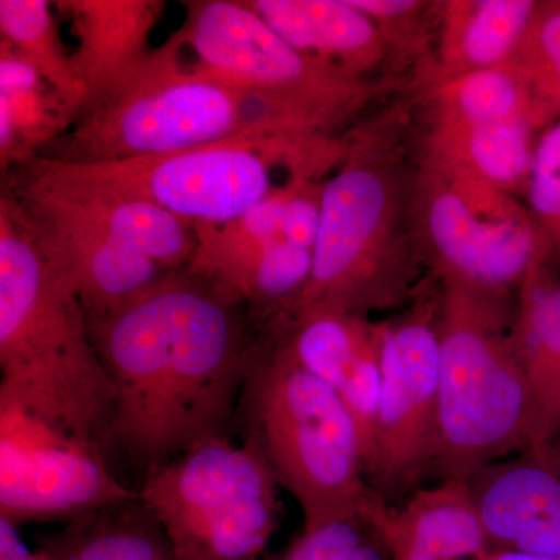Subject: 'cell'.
Wrapping results in <instances>:
<instances>
[{
    "instance_id": "cell-2",
    "label": "cell",
    "mask_w": 560,
    "mask_h": 560,
    "mask_svg": "<svg viewBox=\"0 0 560 560\" xmlns=\"http://www.w3.org/2000/svg\"><path fill=\"white\" fill-rule=\"evenodd\" d=\"M0 400L108 455L114 388L88 312L9 195H0Z\"/></svg>"
},
{
    "instance_id": "cell-33",
    "label": "cell",
    "mask_w": 560,
    "mask_h": 560,
    "mask_svg": "<svg viewBox=\"0 0 560 560\" xmlns=\"http://www.w3.org/2000/svg\"><path fill=\"white\" fill-rule=\"evenodd\" d=\"M355 9L363 11L371 20L374 18H394L410 13L418 3L411 0H349Z\"/></svg>"
},
{
    "instance_id": "cell-16",
    "label": "cell",
    "mask_w": 560,
    "mask_h": 560,
    "mask_svg": "<svg viewBox=\"0 0 560 560\" xmlns=\"http://www.w3.org/2000/svg\"><path fill=\"white\" fill-rule=\"evenodd\" d=\"M493 550L560 558V474L529 453L467 481Z\"/></svg>"
},
{
    "instance_id": "cell-28",
    "label": "cell",
    "mask_w": 560,
    "mask_h": 560,
    "mask_svg": "<svg viewBox=\"0 0 560 560\" xmlns=\"http://www.w3.org/2000/svg\"><path fill=\"white\" fill-rule=\"evenodd\" d=\"M521 44L540 113H560V2L537 7Z\"/></svg>"
},
{
    "instance_id": "cell-11",
    "label": "cell",
    "mask_w": 560,
    "mask_h": 560,
    "mask_svg": "<svg viewBox=\"0 0 560 560\" xmlns=\"http://www.w3.org/2000/svg\"><path fill=\"white\" fill-rule=\"evenodd\" d=\"M178 35L194 68L243 90L271 92L341 113L353 94L349 73L302 54L280 38L246 2L189 0Z\"/></svg>"
},
{
    "instance_id": "cell-10",
    "label": "cell",
    "mask_w": 560,
    "mask_h": 560,
    "mask_svg": "<svg viewBox=\"0 0 560 560\" xmlns=\"http://www.w3.org/2000/svg\"><path fill=\"white\" fill-rule=\"evenodd\" d=\"M9 195L51 264L79 294L88 316L114 311L167 271L121 243L38 162L2 175Z\"/></svg>"
},
{
    "instance_id": "cell-29",
    "label": "cell",
    "mask_w": 560,
    "mask_h": 560,
    "mask_svg": "<svg viewBox=\"0 0 560 560\" xmlns=\"http://www.w3.org/2000/svg\"><path fill=\"white\" fill-rule=\"evenodd\" d=\"M456 106L470 128L525 116L521 83L499 69L469 73L456 91Z\"/></svg>"
},
{
    "instance_id": "cell-14",
    "label": "cell",
    "mask_w": 560,
    "mask_h": 560,
    "mask_svg": "<svg viewBox=\"0 0 560 560\" xmlns=\"http://www.w3.org/2000/svg\"><path fill=\"white\" fill-rule=\"evenodd\" d=\"M429 230L452 283L478 294L525 282L540 265L539 232L528 221H485L458 194L442 191L430 206Z\"/></svg>"
},
{
    "instance_id": "cell-21",
    "label": "cell",
    "mask_w": 560,
    "mask_h": 560,
    "mask_svg": "<svg viewBox=\"0 0 560 560\" xmlns=\"http://www.w3.org/2000/svg\"><path fill=\"white\" fill-rule=\"evenodd\" d=\"M38 548L50 560H175L164 529L139 495L69 522Z\"/></svg>"
},
{
    "instance_id": "cell-8",
    "label": "cell",
    "mask_w": 560,
    "mask_h": 560,
    "mask_svg": "<svg viewBox=\"0 0 560 560\" xmlns=\"http://www.w3.org/2000/svg\"><path fill=\"white\" fill-rule=\"evenodd\" d=\"M138 495L117 480L106 453L0 400V517L69 523Z\"/></svg>"
},
{
    "instance_id": "cell-34",
    "label": "cell",
    "mask_w": 560,
    "mask_h": 560,
    "mask_svg": "<svg viewBox=\"0 0 560 560\" xmlns=\"http://www.w3.org/2000/svg\"><path fill=\"white\" fill-rule=\"evenodd\" d=\"M489 560H560L551 556L528 555V552L492 550Z\"/></svg>"
},
{
    "instance_id": "cell-1",
    "label": "cell",
    "mask_w": 560,
    "mask_h": 560,
    "mask_svg": "<svg viewBox=\"0 0 560 560\" xmlns=\"http://www.w3.org/2000/svg\"><path fill=\"white\" fill-rule=\"evenodd\" d=\"M250 313L180 268L88 316L114 388V445L140 477L231 436L260 337Z\"/></svg>"
},
{
    "instance_id": "cell-27",
    "label": "cell",
    "mask_w": 560,
    "mask_h": 560,
    "mask_svg": "<svg viewBox=\"0 0 560 560\" xmlns=\"http://www.w3.org/2000/svg\"><path fill=\"white\" fill-rule=\"evenodd\" d=\"M528 194L541 230L540 267L548 259L560 270V120L545 132L534 151Z\"/></svg>"
},
{
    "instance_id": "cell-4",
    "label": "cell",
    "mask_w": 560,
    "mask_h": 560,
    "mask_svg": "<svg viewBox=\"0 0 560 560\" xmlns=\"http://www.w3.org/2000/svg\"><path fill=\"white\" fill-rule=\"evenodd\" d=\"M243 430L254 434L280 488L296 499L304 529L368 515L381 497L368 485L359 429L327 383L260 337L243 390Z\"/></svg>"
},
{
    "instance_id": "cell-31",
    "label": "cell",
    "mask_w": 560,
    "mask_h": 560,
    "mask_svg": "<svg viewBox=\"0 0 560 560\" xmlns=\"http://www.w3.org/2000/svg\"><path fill=\"white\" fill-rule=\"evenodd\" d=\"M46 83L39 70L9 40L0 39V92L32 90Z\"/></svg>"
},
{
    "instance_id": "cell-13",
    "label": "cell",
    "mask_w": 560,
    "mask_h": 560,
    "mask_svg": "<svg viewBox=\"0 0 560 560\" xmlns=\"http://www.w3.org/2000/svg\"><path fill=\"white\" fill-rule=\"evenodd\" d=\"M280 316L287 320V334L272 338L337 393L359 429L366 463L381 397L385 329L372 327L357 313L319 305Z\"/></svg>"
},
{
    "instance_id": "cell-22",
    "label": "cell",
    "mask_w": 560,
    "mask_h": 560,
    "mask_svg": "<svg viewBox=\"0 0 560 560\" xmlns=\"http://www.w3.org/2000/svg\"><path fill=\"white\" fill-rule=\"evenodd\" d=\"M50 5L47 0H0V39L24 55L81 117L86 95Z\"/></svg>"
},
{
    "instance_id": "cell-35",
    "label": "cell",
    "mask_w": 560,
    "mask_h": 560,
    "mask_svg": "<svg viewBox=\"0 0 560 560\" xmlns=\"http://www.w3.org/2000/svg\"><path fill=\"white\" fill-rule=\"evenodd\" d=\"M545 463L550 464L551 467H555L556 470L560 474V441L556 444V447L552 448L544 459Z\"/></svg>"
},
{
    "instance_id": "cell-12",
    "label": "cell",
    "mask_w": 560,
    "mask_h": 560,
    "mask_svg": "<svg viewBox=\"0 0 560 560\" xmlns=\"http://www.w3.org/2000/svg\"><path fill=\"white\" fill-rule=\"evenodd\" d=\"M385 210V184L368 165L349 162L324 184L312 278L294 308L319 305L360 315L397 296L372 245Z\"/></svg>"
},
{
    "instance_id": "cell-18",
    "label": "cell",
    "mask_w": 560,
    "mask_h": 560,
    "mask_svg": "<svg viewBox=\"0 0 560 560\" xmlns=\"http://www.w3.org/2000/svg\"><path fill=\"white\" fill-rule=\"evenodd\" d=\"M530 399L526 452L544 459L560 441V282L537 265L523 282L514 331Z\"/></svg>"
},
{
    "instance_id": "cell-26",
    "label": "cell",
    "mask_w": 560,
    "mask_h": 560,
    "mask_svg": "<svg viewBox=\"0 0 560 560\" xmlns=\"http://www.w3.org/2000/svg\"><path fill=\"white\" fill-rule=\"evenodd\" d=\"M469 158L486 176L499 184H514L530 172L529 128L526 116L470 128Z\"/></svg>"
},
{
    "instance_id": "cell-25",
    "label": "cell",
    "mask_w": 560,
    "mask_h": 560,
    "mask_svg": "<svg viewBox=\"0 0 560 560\" xmlns=\"http://www.w3.org/2000/svg\"><path fill=\"white\" fill-rule=\"evenodd\" d=\"M264 560H390L382 530L368 515L304 529L279 555Z\"/></svg>"
},
{
    "instance_id": "cell-19",
    "label": "cell",
    "mask_w": 560,
    "mask_h": 560,
    "mask_svg": "<svg viewBox=\"0 0 560 560\" xmlns=\"http://www.w3.org/2000/svg\"><path fill=\"white\" fill-rule=\"evenodd\" d=\"M80 201L88 212L121 243L171 272L186 268L195 249L197 232L189 221L178 219L151 202L121 197L62 175L44 158L35 160Z\"/></svg>"
},
{
    "instance_id": "cell-15",
    "label": "cell",
    "mask_w": 560,
    "mask_h": 560,
    "mask_svg": "<svg viewBox=\"0 0 560 560\" xmlns=\"http://www.w3.org/2000/svg\"><path fill=\"white\" fill-rule=\"evenodd\" d=\"M55 5L68 16L77 38L75 50L70 55L86 95L83 117L108 105L149 57L150 33L167 3L60 0Z\"/></svg>"
},
{
    "instance_id": "cell-9",
    "label": "cell",
    "mask_w": 560,
    "mask_h": 560,
    "mask_svg": "<svg viewBox=\"0 0 560 560\" xmlns=\"http://www.w3.org/2000/svg\"><path fill=\"white\" fill-rule=\"evenodd\" d=\"M440 330L418 312L385 329L368 485L385 503L419 489L440 460ZM393 506V504H390Z\"/></svg>"
},
{
    "instance_id": "cell-7",
    "label": "cell",
    "mask_w": 560,
    "mask_h": 560,
    "mask_svg": "<svg viewBox=\"0 0 560 560\" xmlns=\"http://www.w3.org/2000/svg\"><path fill=\"white\" fill-rule=\"evenodd\" d=\"M316 147L302 136H243L135 160L47 161L79 183L151 202L195 226L238 219L279 189L275 165L316 156Z\"/></svg>"
},
{
    "instance_id": "cell-5",
    "label": "cell",
    "mask_w": 560,
    "mask_h": 560,
    "mask_svg": "<svg viewBox=\"0 0 560 560\" xmlns=\"http://www.w3.org/2000/svg\"><path fill=\"white\" fill-rule=\"evenodd\" d=\"M440 330L438 469L445 480L474 475L515 451L530 434L528 382L514 335L500 334L485 294L452 283Z\"/></svg>"
},
{
    "instance_id": "cell-32",
    "label": "cell",
    "mask_w": 560,
    "mask_h": 560,
    "mask_svg": "<svg viewBox=\"0 0 560 560\" xmlns=\"http://www.w3.org/2000/svg\"><path fill=\"white\" fill-rule=\"evenodd\" d=\"M0 560H50L39 548L31 550L22 539L20 526L0 517Z\"/></svg>"
},
{
    "instance_id": "cell-3",
    "label": "cell",
    "mask_w": 560,
    "mask_h": 560,
    "mask_svg": "<svg viewBox=\"0 0 560 560\" xmlns=\"http://www.w3.org/2000/svg\"><path fill=\"white\" fill-rule=\"evenodd\" d=\"M178 33L151 50L124 90L81 117L38 158L101 162L158 156L243 136H302L329 124L319 106L243 90L205 75L184 58Z\"/></svg>"
},
{
    "instance_id": "cell-24",
    "label": "cell",
    "mask_w": 560,
    "mask_h": 560,
    "mask_svg": "<svg viewBox=\"0 0 560 560\" xmlns=\"http://www.w3.org/2000/svg\"><path fill=\"white\" fill-rule=\"evenodd\" d=\"M536 10L529 0L478 2L460 38L463 57L475 68H492L518 47Z\"/></svg>"
},
{
    "instance_id": "cell-23",
    "label": "cell",
    "mask_w": 560,
    "mask_h": 560,
    "mask_svg": "<svg viewBox=\"0 0 560 560\" xmlns=\"http://www.w3.org/2000/svg\"><path fill=\"white\" fill-rule=\"evenodd\" d=\"M80 119V113L50 84L0 92L2 175L28 164Z\"/></svg>"
},
{
    "instance_id": "cell-17",
    "label": "cell",
    "mask_w": 560,
    "mask_h": 560,
    "mask_svg": "<svg viewBox=\"0 0 560 560\" xmlns=\"http://www.w3.org/2000/svg\"><path fill=\"white\" fill-rule=\"evenodd\" d=\"M368 517L390 560H489L493 550L467 481L419 488L401 508L378 499Z\"/></svg>"
},
{
    "instance_id": "cell-20",
    "label": "cell",
    "mask_w": 560,
    "mask_h": 560,
    "mask_svg": "<svg viewBox=\"0 0 560 560\" xmlns=\"http://www.w3.org/2000/svg\"><path fill=\"white\" fill-rule=\"evenodd\" d=\"M246 5L291 47L335 66L340 60L346 72L366 60L377 43L374 21L349 0H248Z\"/></svg>"
},
{
    "instance_id": "cell-30",
    "label": "cell",
    "mask_w": 560,
    "mask_h": 560,
    "mask_svg": "<svg viewBox=\"0 0 560 560\" xmlns=\"http://www.w3.org/2000/svg\"><path fill=\"white\" fill-rule=\"evenodd\" d=\"M320 191L305 178L291 180L283 205L282 234L285 242L315 249L319 231Z\"/></svg>"
},
{
    "instance_id": "cell-6",
    "label": "cell",
    "mask_w": 560,
    "mask_h": 560,
    "mask_svg": "<svg viewBox=\"0 0 560 560\" xmlns=\"http://www.w3.org/2000/svg\"><path fill=\"white\" fill-rule=\"evenodd\" d=\"M279 481L260 442L243 430L150 471L139 499L175 560H259L280 522Z\"/></svg>"
}]
</instances>
